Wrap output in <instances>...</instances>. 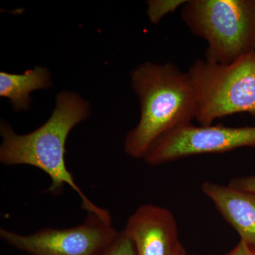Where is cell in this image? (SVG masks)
Listing matches in <instances>:
<instances>
[{
	"label": "cell",
	"instance_id": "1",
	"mask_svg": "<svg viewBox=\"0 0 255 255\" xmlns=\"http://www.w3.org/2000/svg\"><path fill=\"white\" fill-rule=\"evenodd\" d=\"M89 113L88 105L80 96L63 92L57 97L49 119L34 131L18 135L9 124L1 122L0 162L6 166L26 164L41 169L51 180L48 191L58 194L64 186L68 185L80 196L82 209L87 213L105 215L110 211L96 205L84 194L65 164L69 133L87 118Z\"/></svg>",
	"mask_w": 255,
	"mask_h": 255
},
{
	"label": "cell",
	"instance_id": "2",
	"mask_svg": "<svg viewBox=\"0 0 255 255\" xmlns=\"http://www.w3.org/2000/svg\"><path fill=\"white\" fill-rule=\"evenodd\" d=\"M131 80L140 118L126 137L124 152L143 159L159 137L195 119V92L189 74L172 63L146 62L132 72Z\"/></svg>",
	"mask_w": 255,
	"mask_h": 255
},
{
	"label": "cell",
	"instance_id": "3",
	"mask_svg": "<svg viewBox=\"0 0 255 255\" xmlns=\"http://www.w3.org/2000/svg\"><path fill=\"white\" fill-rule=\"evenodd\" d=\"M181 14L207 42L206 60L230 64L255 51V0H188Z\"/></svg>",
	"mask_w": 255,
	"mask_h": 255
},
{
	"label": "cell",
	"instance_id": "4",
	"mask_svg": "<svg viewBox=\"0 0 255 255\" xmlns=\"http://www.w3.org/2000/svg\"><path fill=\"white\" fill-rule=\"evenodd\" d=\"M187 73L195 92V119L201 126L234 114L255 117V51L230 64L198 59Z\"/></svg>",
	"mask_w": 255,
	"mask_h": 255
},
{
	"label": "cell",
	"instance_id": "5",
	"mask_svg": "<svg viewBox=\"0 0 255 255\" xmlns=\"http://www.w3.org/2000/svg\"><path fill=\"white\" fill-rule=\"evenodd\" d=\"M120 231L111 214L87 213L83 223L68 228H46L30 235L0 228V238L28 255H103Z\"/></svg>",
	"mask_w": 255,
	"mask_h": 255
},
{
	"label": "cell",
	"instance_id": "6",
	"mask_svg": "<svg viewBox=\"0 0 255 255\" xmlns=\"http://www.w3.org/2000/svg\"><path fill=\"white\" fill-rule=\"evenodd\" d=\"M243 147H255V127H196L189 123L159 137L143 159L149 165L158 166L189 156L220 153Z\"/></svg>",
	"mask_w": 255,
	"mask_h": 255
},
{
	"label": "cell",
	"instance_id": "7",
	"mask_svg": "<svg viewBox=\"0 0 255 255\" xmlns=\"http://www.w3.org/2000/svg\"><path fill=\"white\" fill-rule=\"evenodd\" d=\"M123 231L137 255H174L184 247L172 211L155 204L139 206L129 216Z\"/></svg>",
	"mask_w": 255,
	"mask_h": 255
},
{
	"label": "cell",
	"instance_id": "8",
	"mask_svg": "<svg viewBox=\"0 0 255 255\" xmlns=\"http://www.w3.org/2000/svg\"><path fill=\"white\" fill-rule=\"evenodd\" d=\"M201 188L241 241L255 253V194L208 181Z\"/></svg>",
	"mask_w": 255,
	"mask_h": 255
},
{
	"label": "cell",
	"instance_id": "9",
	"mask_svg": "<svg viewBox=\"0 0 255 255\" xmlns=\"http://www.w3.org/2000/svg\"><path fill=\"white\" fill-rule=\"evenodd\" d=\"M50 85L49 71L43 67H36L22 75L0 73V96L9 99L16 112L28 110L31 92L48 88Z\"/></svg>",
	"mask_w": 255,
	"mask_h": 255
},
{
	"label": "cell",
	"instance_id": "10",
	"mask_svg": "<svg viewBox=\"0 0 255 255\" xmlns=\"http://www.w3.org/2000/svg\"><path fill=\"white\" fill-rule=\"evenodd\" d=\"M187 0H150L147 1V13L152 23H157L165 15L174 12Z\"/></svg>",
	"mask_w": 255,
	"mask_h": 255
},
{
	"label": "cell",
	"instance_id": "11",
	"mask_svg": "<svg viewBox=\"0 0 255 255\" xmlns=\"http://www.w3.org/2000/svg\"><path fill=\"white\" fill-rule=\"evenodd\" d=\"M103 255H137L135 247L123 231Z\"/></svg>",
	"mask_w": 255,
	"mask_h": 255
},
{
	"label": "cell",
	"instance_id": "12",
	"mask_svg": "<svg viewBox=\"0 0 255 255\" xmlns=\"http://www.w3.org/2000/svg\"><path fill=\"white\" fill-rule=\"evenodd\" d=\"M228 185L238 190L255 194V175L233 178L229 181Z\"/></svg>",
	"mask_w": 255,
	"mask_h": 255
},
{
	"label": "cell",
	"instance_id": "13",
	"mask_svg": "<svg viewBox=\"0 0 255 255\" xmlns=\"http://www.w3.org/2000/svg\"><path fill=\"white\" fill-rule=\"evenodd\" d=\"M224 255H255V253L249 249L243 242L240 241L237 246L235 247L232 251Z\"/></svg>",
	"mask_w": 255,
	"mask_h": 255
},
{
	"label": "cell",
	"instance_id": "14",
	"mask_svg": "<svg viewBox=\"0 0 255 255\" xmlns=\"http://www.w3.org/2000/svg\"><path fill=\"white\" fill-rule=\"evenodd\" d=\"M174 255H196L194 254H190V253H188L187 250L185 249L184 247H183L182 249L180 250L177 253H176Z\"/></svg>",
	"mask_w": 255,
	"mask_h": 255
}]
</instances>
